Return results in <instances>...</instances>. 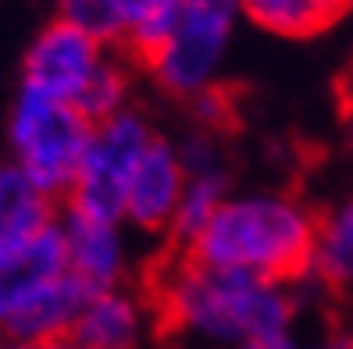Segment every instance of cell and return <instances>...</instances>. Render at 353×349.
Returning a JSON list of instances; mask_svg holds the SVG:
<instances>
[{"label":"cell","mask_w":353,"mask_h":349,"mask_svg":"<svg viewBox=\"0 0 353 349\" xmlns=\"http://www.w3.org/2000/svg\"><path fill=\"white\" fill-rule=\"evenodd\" d=\"M68 271V246L61 224L43 229L32 242L0 253V328H4L22 306Z\"/></svg>","instance_id":"cell-7"},{"label":"cell","mask_w":353,"mask_h":349,"mask_svg":"<svg viewBox=\"0 0 353 349\" xmlns=\"http://www.w3.org/2000/svg\"><path fill=\"white\" fill-rule=\"evenodd\" d=\"M32 349H75L68 339H54V342H39V346H32Z\"/></svg>","instance_id":"cell-20"},{"label":"cell","mask_w":353,"mask_h":349,"mask_svg":"<svg viewBox=\"0 0 353 349\" xmlns=\"http://www.w3.org/2000/svg\"><path fill=\"white\" fill-rule=\"evenodd\" d=\"M150 139H154L150 129L136 114L118 111L114 118L93 125L90 147L82 154V164L68 189L72 200L68 211L93 221L118 224V218H125V200H129L136 164L143 150L150 147Z\"/></svg>","instance_id":"cell-4"},{"label":"cell","mask_w":353,"mask_h":349,"mask_svg":"<svg viewBox=\"0 0 353 349\" xmlns=\"http://www.w3.org/2000/svg\"><path fill=\"white\" fill-rule=\"evenodd\" d=\"M164 321L211 339H275L289 335L293 306L279 285L246 271H218L182 260L161 293Z\"/></svg>","instance_id":"cell-2"},{"label":"cell","mask_w":353,"mask_h":349,"mask_svg":"<svg viewBox=\"0 0 353 349\" xmlns=\"http://www.w3.org/2000/svg\"><path fill=\"white\" fill-rule=\"evenodd\" d=\"M4 349H32V346H26V342H11V346H4Z\"/></svg>","instance_id":"cell-22"},{"label":"cell","mask_w":353,"mask_h":349,"mask_svg":"<svg viewBox=\"0 0 353 349\" xmlns=\"http://www.w3.org/2000/svg\"><path fill=\"white\" fill-rule=\"evenodd\" d=\"M314 268L336 289L353 282V200L318 224Z\"/></svg>","instance_id":"cell-15"},{"label":"cell","mask_w":353,"mask_h":349,"mask_svg":"<svg viewBox=\"0 0 353 349\" xmlns=\"http://www.w3.org/2000/svg\"><path fill=\"white\" fill-rule=\"evenodd\" d=\"M121 100H125V72L108 65V61H100V68L86 82V89L75 96L72 107L86 118L90 125H100V121H108V118L118 114Z\"/></svg>","instance_id":"cell-18"},{"label":"cell","mask_w":353,"mask_h":349,"mask_svg":"<svg viewBox=\"0 0 353 349\" xmlns=\"http://www.w3.org/2000/svg\"><path fill=\"white\" fill-rule=\"evenodd\" d=\"M136 332H139V314L132 299L108 289L82 306L79 321L68 332V342L75 349H132Z\"/></svg>","instance_id":"cell-13"},{"label":"cell","mask_w":353,"mask_h":349,"mask_svg":"<svg viewBox=\"0 0 353 349\" xmlns=\"http://www.w3.org/2000/svg\"><path fill=\"white\" fill-rule=\"evenodd\" d=\"M185 193V164L182 157L161 139H150V147L143 150L129 200H125V218H132L139 229H164L172 224L175 207Z\"/></svg>","instance_id":"cell-8"},{"label":"cell","mask_w":353,"mask_h":349,"mask_svg":"<svg viewBox=\"0 0 353 349\" xmlns=\"http://www.w3.org/2000/svg\"><path fill=\"white\" fill-rule=\"evenodd\" d=\"M239 11L275 36L310 39L339 25L353 11V0H239Z\"/></svg>","instance_id":"cell-12"},{"label":"cell","mask_w":353,"mask_h":349,"mask_svg":"<svg viewBox=\"0 0 353 349\" xmlns=\"http://www.w3.org/2000/svg\"><path fill=\"white\" fill-rule=\"evenodd\" d=\"M182 8L185 0H132L125 32H121V39L129 43V54L143 65H154L157 54L168 47Z\"/></svg>","instance_id":"cell-14"},{"label":"cell","mask_w":353,"mask_h":349,"mask_svg":"<svg viewBox=\"0 0 353 349\" xmlns=\"http://www.w3.org/2000/svg\"><path fill=\"white\" fill-rule=\"evenodd\" d=\"M318 221L282 196L225 200L211 224L185 246V260L264 282H296L314 268Z\"/></svg>","instance_id":"cell-1"},{"label":"cell","mask_w":353,"mask_h":349,"mask_svg":"<svg viewBox=\"0 0 353 349\" xmlns=\"http://www.w3.org/2000/svg\"><path fill=\"white\" fill-rule=\"evenodd\" d=\"M350 142H353V132H350Z\"/></svg>","instance_id":"cell-23"},{"label":"cell","mask_w":353,"mask_h":349,"mask_svg":"<svg viewBox=\"0 0 353 349\" xmlns=\"http://www.w3.org/2000/svg\"><path fill=\"white\" fill-rule=\"evenodd\" d=\"M243 349H293L289 335H275V339H246Z\"/></svg>","instance_id":"cell-19"},{"label":"cell","mask_w":353,"mask_h":349,"mask_svg":"<svg viewBox=\"0 0 353 349\" xmlns=\"http://www.w3.org/2000/svg\"><path fill=\"white\" fill-rule=\"evenodd\" d=\"M236 11L239 0H185L168 47L150 65L172 93L193 96L207 89V82H211L225 54Z\"/></svg>","instance_id":"cell-5"},{"label":"cell","mask_w":353,"mask_h":349,"mask_svg":"<svg viewBox=\"0 0 353 349\" xmlns=\"http://www.w3.org/2000/svg\"><path fill=\"white\" fill-rule=\"evenodd\" d=\"M325 349H353V339H336V342H328Z\"/></svg>","instance_id":"cell-21"},{"label":"cell","mask_w":353,"mask_h":349,"mask_svg":"<svg viewBox=\"0 0 353 349\" xmlns=\"http://www.w3.org/2000/svg\"><path fill=\"white\" fill-rule=\"evenodd\" d=\"M97 68H100V39L65 22V18H57L29 47L26 86L75 104V96L86 89Z\"/></svg>","instance_id":"cell-6"},{"label":"cell","mask_w":353,"mask_h":349,"mask_svg":"<svg viewBox=\"0 0 353 349\" xmlns=\"http://www.w3.org/2000/svg\"><path fill=\"white\" fill-rule=\"evenodd\" d=\"M61 232H65V246H68V271L79 282H86L93 293L114 289L121 271V239L114 224L68 211V221Z\"/></svg>","instance_id":"cell-10"},{"label":"cell","mask_w":353,"mask_h":349,"mask_svg":"<svg viewBox=\"0 0 353 349\" xmlns=\"http://www.w3.org/2000/svg\"><path fill=\"white\" fill-rule=\"evenodd\" d=\"M97 293L90 289L86 282H79L72 271H65L61 278H54L50 285H43L22 310H18L4 332L14 342H26V346H39V342H54V339H65L72 332V324L79 321L82 306H86Z\"/></svg>","instance_id":"cell-9"},{"label":"cell","mask_w":353,"mask_h":349,"mask_svg":"<svg viewBox=\"0 0 353 349\" xmlns=\"http://www.w3.org/2000/svg\"><path fill=\"white\" fill-rule=\"evenodd\" d=\"M225 203V178L218 171H207V175H193L190 182H185V193L179 200L175 207V235L182 239V246H190L207 224H211V218L218 214V207Z\"/></svg>","instance_id":"cell-16"},{"label":"cell","mask_w":353,"mask_h":349,"mask_svg":"<svg viewBox=\"0 0 353 349\" xmlns=\"http://www.w3.org/2000/svg\"><path fill=\"white\" fill-rule=\"evenodd\" d=\"M90 136L93 125L68 100L22 86L11 114V147L14 164L26 171L36 189H43L47 196L68 193L82 154L90 147Z\"/></svg>","instance_id":"cell-3"},{"label":"cell","mask_w":353,"mask_h":349,"mask_svg":"<svg viewBox=\"0 0 353 349\" xmlns=\"http://www.w3.org/2000/svg\"><path fill=\"white\" fill-rule=\"evenodd\" d=\"M50 224V196L36 189L18 164H0V253L32 242Z\"/></svg>","instance_id":"cell-11"},{"label":"cell","mask_w":353,"mask_h":349,"mask_svg":"<svg viewBox=\"0 0 353 349\" xmlns=\"http://www.w3.org/2000/svg\"><path fill=\"white\" fill-rule=\"evenodd\" d=\"M129 8L132 0H61V18L103 43V39H118L125 32Z\"/></svg>","instance_id":"cell-17"}]
</instances>
